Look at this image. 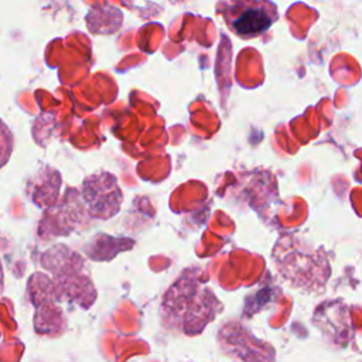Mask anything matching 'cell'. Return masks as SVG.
<instances>
[{
  "label": "cell",
  "instance_id": "cell-1",
  "mask_svg": "<svg viewBox=\"0 0 362 362\" xmlns=\"http://www.w3.org/2000/svg\"><path fill=\"white\" fill-rule=\"evenodd\" d=\"M219 303L194 274H184L167 291L163 310L165 318L185 334H198L214 318Z\"/></svg>",
  "mask_w": 362,
  "mask_h": 362
},
{
  "label": "cell",
  "instance_id": "cell-2",
  "mask_svg": "<svg viewBox=\"0 0 362 362\" xmlns=\"http://www.w3.org/2000/svg\"><path fill=\"white\" fill-rule=\"evenodd\" d=\"M221 11L228 28L243 40L262 35L279 17L276 4L269 0H229Z\"/></svg>",
  "mask_w": 362,
  "mask_h": 362
}]
</instances>
